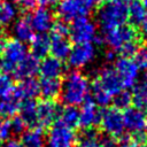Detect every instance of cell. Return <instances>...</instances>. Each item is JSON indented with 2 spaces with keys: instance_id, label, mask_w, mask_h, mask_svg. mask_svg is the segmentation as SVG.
<instances>
[{
  "instance_id": "cell-1",
  "label": "cell",
  "mask_w": 147,
  "mask_h": 147,
  "mask_svg": "<svg viewBox=\"0 0 147 147\" xmlns=\"http://www.w3.org/2000/svg\"><path fill=\"white\" fill-rule=\"evenodd\" d=\"M102 40L121 56L131 57L140 47V37L134 26L123 24L103 32Z\"/></svg>"
},
{
  "instance_id": "cell-2",
  "label": "cell",
  "mask_w": 147,
  "mask_h": 147,
  "mask_svg": "<svg viewBox=\"0 0 147 147\" xmlns=\"http://www.w3.org/2000/svg\"><path fill=\"white\" fill-rule=\"evenodd\" d=\"M123 88L122 80L115 68L105 67L98 72L93 80L91 88L93 101L98 106L107 107L111 102L113 96Z\"/></svg>"
},
{
  "instance_id": "cell-3",
  "label": "cell",
  "mask_w": 147,
  "mask_h": 147,
  "mask_svg": "<svg viewBox=\"0 0 147 147\" xmlns=\"http://www.w3.org/2000/svg\"><path fill=\"white\" fill-rule=\"evenodd\" d=\"M90 92L91 83L88 78L83 72L74 70L65 76L61 85L60 96L65 106L77 107L87 100Z\"/></svg>"
},
{
  "instance_id": "cell-4",
  "label": "cell",
  "mask_w": 147,
  "mask_h": 147,
  "mask_svg": "<svg viewBox=\"0 0 147 147\" xmlns=\"http://www.w3.org/2000/svg\"><path fill=\"white\" fill-rule=\"evenodd\" d=\"M129 0H106L98 10V23L102 31L126 24Z\"/></svg>"
},
{
  "instance_id": "cell-5",
  "label": "cell",
  "mask_w": 147,
  "mask_h": 147,
  "mask_svg": "<svg viewBox=\"0 0 147 147\" xmlns=\"http://www.w3.org/2000/svg\"><path fill=\"white\" fill-rule=\"evenodd\" d=\"M96 5L95 0H60L56 14L63 22H71L91 14Z\"/></svg>"
},
{
  "instance_id": "cell-6",
  "label": "cell",
  "mask_w": 147,
  "mask_h": 147,
  "mask_svg": "<svg viewBox=\"0 0 147 147\" xmlns=\"http://www.w3.org/2000/svg\"><path fill=\"white\" fill-rule=\"evenodd\" d=\"M99 124L102 131L111 139H119L124 134L123 115L121 110L115 107H107L101 111Z\"/></svg>"
},
{
  "instance_id": "cell-7",
  "label": "cell",
  "mask_w": 147,
  "mask_h": 147,
  "mask_svg": "<svg viewBox=\"0 0 147 147\" xmlns=\"http://www.w3.org/2000/svg\"><path fill=\"white\" fill-rule=\"evenodd\" d=\"M46 141L48 147H76L77 136L74 129L55 121L49 126Z\"/></svg>"
},
{
  "instance_id": "cell-8",
  "label": "cell",
  "mask_w": 147,
  "mask_h": 147,
  "mask_svg": "<svg viewBox=\"0 0 147 147\" xmlns=\"http://www.w3.org/2000/svg\"><path fill=\"white\" fill-rule=\"evenodd\" d=\"M0 52L3 59V72H13L16 64L28 55V47L17 39L8 38Z\"/></svg>"
},
{
  "instance_id": "cell-9",
  "label": "cell",
  "mask_w": 147,
  "mask_h": 147,
  "mask_svg": "<svg viewBox=\"0 0 147 147\" xmlns=\"http://www.w3.org/2000/svg\"><path fill=\"white\" fill-rule=\"evenodd\" d=\"M96 37V25L87 16L71 21L69 26V38L75 44L92 42Z\"/></svg>"
},
{
  "instance_id": "cell-10",
  "label": "cell",
  "mask_w": 147,
  "mask_h": 147,
  "mask_svg": "<svg viewBox=\"0 0 147 147\" xmlns=\"http://www.w3.org/2000/svg\"><path fill=\"white\" fill-rule=\"evenodd\" d=\"M95 55H96V48L94 44L80 42V44H75L70 48L67 60L70 67L75 69H80L91 64L94 61Z\"/></svg>"
},
{
  "instance_id": "cell-11",
  "label": "cell",
  "mask_w": 147,
  "mask_h": 147,
  "mask_svg": "<svg viewBox=\"0 0 147 147\" xmlns=\"http://www.w3.org/2000/svg\"><path fill=\"white\" fill-rule=\"evenodd\" d=\"M114 68L117 71L124 88H131L137 84V80L139 78V68L131 57H118L115 62Z\"/></svg>"
},
{
  "instance_id": "cell-12",
  "label": "cell",
  "mask_w": 147,
  "mask_h": 147,
  "mask_svg": "<svg viewBox=\"0 0 147 147\" xmlns=\"http://www.w3.org/2000/svg\"><path fill=\"white\" fill-rule=\"evenodd\" d=\"M60 108L54 100H42L37 103V126L40 129L49 127L56 119Z\"/></svg>"
},
{
  "instance_id": "cell-13",
  "label": "cell",
  "mask_w": 147,
  "mask_h": 147,
  "mask_svg": "<svg viewBox=\"0 0 147 147\" xmlns=\"http://www.w3.org/2000/svg\"><path fill=\"white\" fill-rule=\"evenodd\" d=\"M28 16L33 31H37L38 33H46L51 30L53 23L55 22L54 14L48 9V7H39L33 9L30 15L28 14Z\"/></svg>"
},
{
  "instance_id": "cell-14",
  "label": "cell",
  "mask_w": 147,
  "mask_h": 147,
  "mask_svg": "<svg viewBox=\"0 0 147 147\" xmlns=\"http://www.w3.org/2000/svg\"><path fill=\"white\" fill-rule=\"evenodd\" d=\"M79 111V122L78 126H82L84 130L86 129H93L95 125L100 122V115L101 111L99 110L98 105L92 100H86L80 105Z\"/></svg>"
},
{
  "instance_id": "cell-15",
  "label": "cell",
  "mask_w": 147,
  "mask_h": 147,
  "mask_svg": "<svg viewBox=\"0 0 147 147\" xmlns=\"http://www.w3.org/2000/svg\"><path fill=\"white\" fill-rule=\"evenodd\" d=\"M114 139L110 137H102L93 129H86L77 138L76 147H114Z\"/></svg>"
},
{
  "instance_id": "cell-16",
  "label": "cell",
  "mask_w": 147,
  "mask_h": 147,
  "mask_svg": "<svg viewBox=\"0 0 147 147\" xmlns=\"http://www.w3.org/2000/svg\"><path fill=\"white\" fill-rule=\"evenodd\" d=\"M122 115L125 130H129L131 133L145 130V126L147 124L146 113L137 109L136 107H127L126 109H124V113Z\"/></svg>"
},
{
  "instance_id": "cell-17",
  "label": "cell",
  "mask_w": 147,
  "mask_h": 147,
  "mask_svg": "<svg viewBox=\"0 0 147 147\" xmlns=\"http://www.w3.org/2000/svg\"><path fill=\"white\" fill-rule=\"evenodd\" d=\"M21 101H22V98L20 96L14 85L8 93H6L0 98V117L10 118L14 115H16L18 111Z\"/></svg>"
},
{
  "instance_id": "cell-18",
  "label": "cell",
  "mask_w": 147,
  "mask_h": 147,
  "mask_svg": "<svg viewBox=\"0 0 147 147\" xmlns=\"http://www.w3.org/2000/svg\"><path fill=\"white\" fill-rule=\"evenodd\" d=\"M39 70V60L31 54L26 55L22 61H20L13 70V77L16 80H22L25 78L33 77Z\"/></svg>"
},
{
  "instance_id": "cell-19",
  "label": "cell",
  "mask_w": 147,
  "mask_h": 147,
  "mask_svg": "<svg viewBox=\"0 0 147 147\" xmlns=\"http://www.w3.org/2000/svg\"><path fill=\"white\" fill-rule=\"evenodd\" d=\"M38 72L41 75V78H60L64 72V64L62 60L54 56H46L39 62Z\"/></svg>"
},
{
  "instance_id": "cell-20",
  "label": "cell",
  "mask_w": 147,
  "mask_h": 147,
  "mask_svg": "<svg viewBox=\"0 0 147 147\" xmlns=\"http://www.w3.org/2000/svg\"><path fill=\"white\" fill-rule=\"evenodd\" d=\"M71 45L69 37L49 36V53L59 60H65L69 55Z\"/></svg>"
},
{
  "instance_id": "cell-21",
  "label": "cell",
  "mask_w": 147,
  "mask_h": 147,
  "mask_svg": "<svg viewBox=\"0 0 147 147\" xmlns=\"http://www.w3.org/2000/svg\"><path fill=\"white\" fill-rule=\"evenodd\" d=\"M18 115L25 123L26 127L37 126V101L34 99H23L18 108Z\"/></svg>"
},
{
  "instance_id": "cell-22",
  "label": "cell",
  "mask_w": 147,
  "mask_h": 147,
  "mask_svg": "<svg viewBox=\"0 0 147 147\" xmlns=\"http://www.w3.org/2000/svg\"><path fill=\"white\" fill-rule=\"evenodd\" d=\"M30 42V53L38 60L44 59L49 53V36L46 33L33 34Z\"/></svg>"
},
{
  "instance_id": "cell-23",
  "label": "cell",
  "mask_w": 147,
  "mask_h": 147,
  "mask_svg": "<svg viewBox=\"0 0 147 147\" xmlns=\"http://www.w3.org/2000/svg\"><path fill=\"white\" fill-rule=\"evenodd\" d=\"M61 85L60 78H41L39 82V95L45 100H54L60 95Z\"/></svg>"
},
{
  "instance_id": "cell-24",
  "label": "cell",
  "mask_w": 147,
  "mask_h": 147,
  "mask_svg": "<svg viewBox=\"0 0 147 147\" xmlns=\"http://www.w3.org/2000/svg\"><path fill=\"white\" fill-rule=\"evenodd\" d=\"M22 147H44L46 142L45 134L40 127H30L21 134Z\"/></svg>"
},
{
  "instance_id": "cell-25",
  "label": "cell",
  "mask_w": 147,
  "mask_h": 147,
  "mask_svg": "<svg viewBox=\"0 0 147 147\" xmlns=\"http://www.w3.org/2000/svg\"><path fill=\"white\" fill-rule=\"evenodd\" d=\"M13 32H14L15 39H17L22 42H29L32 39L34 31L30 24L28 14H25V16H22L21 18H18L15 22L14 28H13Z\"/></svg>"
},
{
  "instance_id": "cell-26",
  "label": "cell",
  "mask_w": 147,
  "mask_h": 147,
  "mask_svg": "<svg viewBox=\"0 0 147 147\" xmlns=\"http://www.w3.org/2000/svg\"><path fill=\"white\" fill-rule=\"evenodd\" d=\"M16 91L20 96L23 99H34L39 95V82L33 77L25 78L20 80L17 85H15Z\"/></svg>"
},
{
  "instance_id": "cell-27",
  "label": "cell",
  "mask_w": 147,
  "mask_h": 147,
  "mask_svg": "<svg viewBox=\"0 0 147 147\" xmlns=\"http://www.w3.org/2000/svg\"><path fill=\"white\" fill-rule=\"evenodd\" d=\"M147 10L146 7L139 0H129L127 6V21L132 26H139L144 20Z\"/></svg>"
},
{
  "instance_id": "cell-28",
  "label": "cell",
  "mask_w": 147,
  "mask_h": 147,
  "mask_svg": "<svg viewBox=\"0 0 147 147\" xmlns=\"http://www.w3.org/2000/svg\"><path fill=\"white\" fill-rule=\"evenodd\" d=\"M131 102L134 107L144 113H147V85L145 83L136 84L131 93Z\"/></svg>"
},
{
  "instance_id": "cell-29",
  "label": "cell",
  "mask_w": 147,
  "mask_h": 147,
  "mask_svg": "<svg viewBox=\"0 0 147 147\" xmlns=\"http://www.w3.org/2000/svg\"><path fill=\"white\" fill-rule=\"evenodd\" d=\"M56 121L63 123L64 125H67L71 129H75L76 126H78L79 111L74 106H65L64 108L60 109V113H59Z\"/></svg>"
},
{
  "instance_id": "cell-30",
  "label": "cell",
  "mask_w": 147,
  "mask_h": 147,
  "mask_svg": "<svg viewBox=\"0 0 147 147\" xmlns=\"http://www.w3.org/2000/svg\"><path fill=\"white\" fill-rule=\"evenodd\" d=\"M16 16V8L11 2L0 0V25H8Z\"/></svg>"
},
{
  "instance_id": "cell-31",
  "label": "cell",
  "mask_w": 147,
  "mask_h": 147,
  "mask_svg": "<svg viewBox=\"0 0 147 147\" xmlns=\"http://www.w3.org/2000/svg\"><path fill=\"white\" fill-rule=\"evenodd\" d=\"M111 101H113L115 108H117L119 110L121 109H126L131 105V93L123 88L113 96Z\"/></svg>"
},
{
  "instance_id": "cell-32",
  "label": "cell",
  "mask_w": 147,
  "mask_h": 147,
  "mask_svg": "<svg viewBox=\"0 0 147 147\" xmlns=\"http://www.w3.org/2000/svg\"><path fill=\"white\" fill-rule=\"evenodd\" d=\"M133 61L139 68V70H147V47L140 46L133 54Z\"/></svg>"
},
{
  "instance_id": "cell-33",
  "label": "cell",
  "mask_w": 147,
  "mask_h": 147,
  "mask_svg": "<svg viewBox=\"0 0 147 147\" xmlns=\"http://www.w3.org/2000/svg\"><path fill=\"white\" fill-rule=\"evenodd\" d=\"M10 129H11V134H15V136H21L25 129H26V125L25 123L23 122V119L20 117L18 114L14 115L13 117H10Z\"/></svg>"
},
{
  "instance_id": "cell-34",
  "label": "cell",
  "mask_w": 147,
  "mask_h": 147,
  "mask_svg": "<svg viewBox=\"0 0 147 147\" xmlns=\"http://www.w3.org/2000/svg\"><path fill=\"white\" fill-rule=\"evenodd\" d=\"M14 86V82L13 78L7 75L6 72H1L0 74V96L5 95L6 93H8Z\"/></svg>"
},
{
  "instance_id": "cell-35",
  "label": "cell",
  "mask_w": 147,
  "mask_h": 147,
  "mask_svg": "<svg viewBox=\"0 0 147 147\" xmlns=\"http://www.w3.org/2000/svg\"><path fill=\"white\" fill-rule=\"evenodd\" d=\"M11 137V129H10V121L9 118H1L0 117V141H6Z\"/></svg>"
},
{
  "instance_id": "cell-36",
  "label": "cell",
  "mask_w": 147,
  "mask_h": 147,
  "mask_svg": "<svg viewBox=\"0 0 147 147\" xmlns=\"http://www.w3.org/2000/svg\"><path fill=\"white\" fill-rule=\"evenodd\" d=\"M11 1L24 14H29L30 11H32L36 8V5H37L36 0H11Z\"/></svg>"
},
{
  "instance_id": "cell-37",
  "label": "cell",
  "mask_w": 147,
  "mask_h": 147,
  "mask_svg": "<svg viewBox=\"0 0 147 147\" xmlns=\"http://www.w3.org/2000/svg\"><path fill=\"white\" fill-rule=\"evenodd\" d=\"M1 147H22V144L17 139H8L3 145H1Z\"/></svg>"
},
{
  "instance_id": "cell-38",
  "label": "cell",
  "mask_w": 147,
  "mask_h": 147,
  "mask_svg": "<svg viewBox=\"0 0 147 147\" xmlns=\"http://www.w3.org/2000/svg\"><path fill=\"white\" fill-rule=\"evenodd\" d=\"M36 1L40 7H51V6L57 5L60 0H36Z\"/></svg>"
},
{
  "instance_id": "cell-39",
  "label": "cell",
  "mask_w": 147,
  "mask_h": 147,
  "mask_svg": "<svg viewBox=\"0 0 147 147\" xmlns=\"http://www.w3.org/2000/svg\"><path fill=\"white\" fill-rule=\"evenodd\" d=\"M139 28H140L141 34H142L144 37H146V38H147V13H146V15H145L144 20L141 21V23L139 24Z\"/></svg>"
},
{
  "instance_id": "cell-40",
  "label": "cell",
  "mask_w": 147,
  "mask_h": 147,
  "mask_svg": "<svg viewBox=\"0 0 147 147\" xmlns=\"http://www.w3.org/2000/svg\"><path fill=\"white\" fill-rule=\"evenodd\" d=\"M8 38H9V37L7 36L6 30L3 29V26H1V25H0V51H1L2 46L5 45V42H6V40H7Z\"/></svg>"
},
{
  "instance_id": "cell-41",
  "label": "cell",
  "mask_w": 147,
  "mask_h": 147,
  "mask_svg": "<svg viewBox=\"0 0 147 147\" xmlns=\"http://www.w3.org/2000/svg\"><path fill=\"white\" fill-rule=\"evenodd\" d=\"M116 57V53L114 52V51H108L107 53H106V59H107V61H113L114 59Z\"/></svg>"
},
{
  "instance_id": "cell-42",
  "label": "cell",
  "mask_w": 147,
  "mask_h": 147,
  "mask_svg": "<svg viewBox=\"0 0 147 147\" xmlns=\"http://www.w3.org/2000/svg\"><path fill=\"white\" fill-rule=\"evenodd\" d=\"M132 146V142H129V141H123L118 145H115L114 147H131Z\"/></svg>"
},
{
  "instance_id": "cell-43",
  "label": "cell",
  "mask_w": 147,
  "mask_h": 147,
  "mask_svg": "<svg viewBox=\"0 0 147 147\" xmlns=\"http://www.w3.org/2000/svg\"><path fill=\"white\" fill-rule=\"evenodd\" d=\"M1 72H3V59H2V55L0 52V74Z\"/></svg>"
},
{
  "instance_id": "cell-44",
  "label": "cell",
  "mask_w": 147,
  "mask_h": 147,
  "mask_svg": "<svg viewBox=\"0 0 147 147\" xmlns=\"http://www.w3.org/2000/svg\"><path fill=\"white\" fill-rule=\"evenodd\" d=\"M131 147H147V142H145V144H134V142H132Z\"/></svg>"
},
{
  "instance_id": "cell-45",
  "label": "cell",
  "mask_w": 147,
  "mask_h": 147,
  "mask_svg": "<svg viewBox=\"0 0 147 147\" xmlns=\"http://www.w3.org/2000/svg\"><path fill=\"white\" fill-rule=\"evenodd\" d=\"M144 83L147 85V70H146V74L144 75Z\"/></svg>"
},
{
  "instance_id": "cell-46",
  "label": "cell",
  "mask_w": 147,
  "mask_h": 147,
  "mask_svg": "<svg viewBox=\"0 0 147 147\" xmlns=\"http://www.w3.org/2000/svg\"><path fill=\"white\" fill-rule=\"evenodd\" d=\"M139 1H140V2H141V3L147 8V0H139Z\"/></svg>"
},
{
  "instance_id": "cell-47",
  "label": "cell",
  "mask_w": 147,
  "mask_h": 147,
  "mask_svg": "<svg viewBox=\"0 0 147 147\" xmlns=\"http://www.w3.org/2000/svg\"><path fill=\"white\" fill-rule=\"evenodd\" d=\"M95 1H96V3L99 5V3H102V2H105L106 0H95Z\"/></svg>"
},
{
  "instance_id": "cell-48",
  "label": "cell",
  "mask_w": 147,
  "mask_h": 147,
  "mask_svg": "<svg viewBox=\"0 0 147 147\" xmlns=\"http://www.w3.org/2000/svg\"><path fill=\"white\" fill-rule=\"evenodd\" d=\"M144 131H145V133L147 134V124H146V126H145V130H144Z\"/></svg>"
},
{
  "instance_id": "cell-49",
  "label": "cell",
  "mask_w": 147,
  "mask_h": 147,
  "mask_svg": "<svg viewBox=\"0 0 147 147\" xmlns=\"http://www.w3.org/2000/svg\"><path fill=\"white\" fill-rule=\"evenodd\" d=\"M0 147H1V141H0Z\"/></svg>"
}]
</instances>
